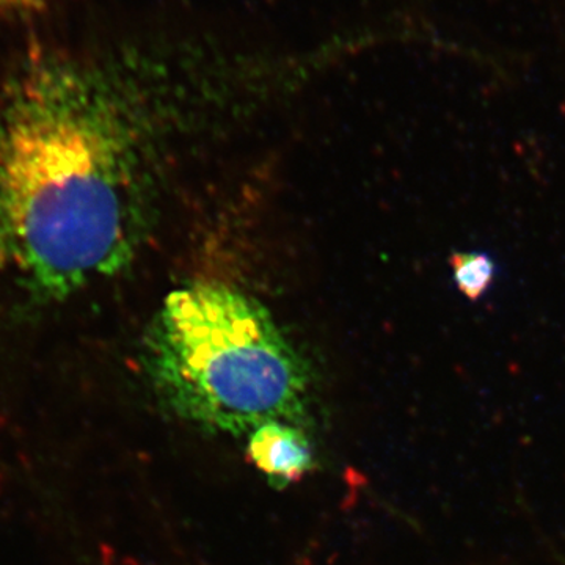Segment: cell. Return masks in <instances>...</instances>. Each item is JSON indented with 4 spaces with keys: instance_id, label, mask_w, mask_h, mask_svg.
<instances>
[{
    "instance_id": "277c9868",
    "label": "cell",
    "mask_w": 565,
    "mask_h": 565,
    "mask_svg": "<svg viewBox=\"0 0 565 565\" xmlns=\"http://www.w3.org/2000/svg\"><path fill=\"white\" fill-rule=\"evenodd\" d=\"M455 281L468 300H478L492 285L494 264L486 253H456L451 258Z\"/></svg>"
},
{
    "instance_id": "5b68a950",
    "label": "cell",
    "mask_w": 565,
    "mask_h": 565,
    "mask_svg": "<svg viewBox=\"0 0 565 565\" xmlns=\"http://www.w3.org/2000/svg\"><path fill=\"white\" fill-rule=\"evenodd\" d=\"M46 0H0V17L40 9Z\"/></svg>"
},
{
    "instance_id": "3957f363",
    "label": "cell",
    "mask_w": 565,
    "mask_h": 565,
    "mask_svg": "<svg viewBox=\"0 0 565 565\" xmlns=\"http://www.w3.org/2000/svg\"><path fill=\"white\" fill-rule=\"evenodd\" d=\"M250 462L277 489L300 481L315 467V448L305 427L267 422L247 435Z\"/></svg>"
},
{
    "instance_id": "7a4b0ae2",
    "label": "cell",
    "mask_w": 565,
    "mask_h": 565,
    "mask_svg": "<svg viewBox=\"0 0 565 565\" xmlns=\"http://www.w3.org/2000/svg\"><path fill=\"white\" fill-rule=\"evenodd\" d=\"M141 356L159 401L206 433L237 437L275 419L300 427L310 419L303 356L259 300L225 282L170 294Z\"/></svg>"
},
{
    "instance_id": "6da1fadb",
    "label": "cell",
    "mask_w": 565,
    "mask_h": 565,
    "mask_svg": "<svg viewBox=\"0 0 565 565\" xmlns=\"http://www.w3.org/2000/svg\"><path fill=\"white\" fill-rule=\"evenodd\" d=\"M236 39L163 24L96 58H43L0 90V296L62 300L134 262L163 128L245 87Z\"/></svg>"
}]
</instances>
